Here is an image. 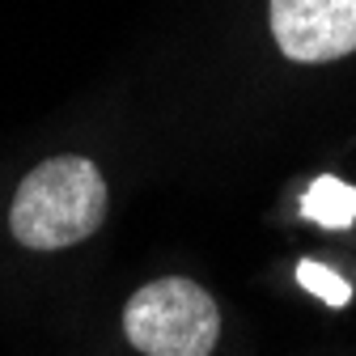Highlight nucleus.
I'll list each match as a JSON object with an SVG mask.
<instances>
[{"mask_svg":"<svg viewBox=\"0 0 356 356\" xmlns=\"http://www.w3.org/2000/svg\"><path fill=\"white\" fill-rule=\"evenodd\" d=\"M106 204L111 191L102 170L81 153H60L38 161L17 183L9 234L26 250H68L102 229Z\"/></svg>","mask_w":356,"mask_h":356,"instance_id":"1","label":"nucleus"},{"mask_svg":"<svg viewBox=\"0 0 356 356\" xmlns=\"http://www.w3.org/2000/svg\"><path fill=\"white\" fill-rule=\"evenodd\" d=\"M123 335L145 356H212L220 339V309L204 284L161 276L127 297Z\"/></svg>","mask_w":356,"mask_h":356,"instance_id":"2","label":"nucleus"},{"mask_svg":"<svg viewBox=\"0 0 356 356\" xmlns=\"http://www.w3.org/2000/svg\"><path fill=\"white\" fill-rule=\"evenodd\" d=\"M276 47L297 64H331L356 51V0H272Z\"/></svg>","mask_w":356,"mask_h":356,"instance_id":"3","label":"nucleus"},{"mask_svg":"<svg viewBox=\"0 0 356 356\" xmlns=\"http://www.w3.org/2000/svg\"><path fill=\"white\" fill-rule=\"evenodd\" d=\"M301 212H305V220H314L323 229H348V225H356V187L335 174H323L309 183Z\"/></svg>","mask_w":356,"mask_h":356,"instance_id":"4","label":"nucleus"},{"mask_svg":"<svg viewBox=\"0 0 356 356\" xmlns=\"http://www.w3.org/2000/svg\"><path fill=\"white\" fill-rule=\"evenodd\" d=\"M297 280H301V289H309L318 301H327L335 309H343L352 301V284L339 272H331L327 263H318V259H301L297 263Z\"/></svg>","mask_w":356,"mask_h":356,"instance_id":"5","label":"nucleus"}]
</instances>
